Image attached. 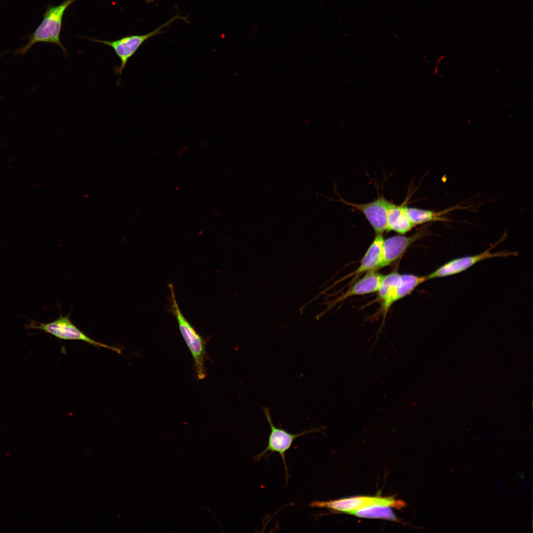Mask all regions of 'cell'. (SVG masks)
<instances>
[{
	"mask_svg": "<svg viewBox=\"0 0 533 533\" xmlns=\"http://www.w3.org/2000/svg\"><path fill=\"white\" fill-rule=\"evenodd\" d=\"M168 287L170 294L166 311L176 319L181 336L191 355L197 379L203 380L207 375L205 363L207 357L206 347L209 339L200 335L185 318L177 303L174 286L170 283Z\"/></svg>",
	"mask_w": 533,
	"mask_h": 533,
	"instance_id": "obj_1",
	"label": "cell"
},
{
	"mask_svg": "<svg viewBox=\"0 0 533 533\" xmlns=\"http://www.w3.org/2000/svg\"><path fill=\"white\" fill-rule=\"evenodd\" d=\"M77 0H64L57 5H49L43 14V19L35 31L28 36V42L16 50L18 54L24 55L32 46L38 42H46L58 45L65 56L68 52L62 44L60 33L62 20L66 9Z\"/></svg>",
	"mask_w": 533,
	"mask_h": 533,
	"instance_id": "obj_2",
	"label": "cell"
},
{
	"mask_svg": "<svg viewBox=\"0 0 533 533\" xmlns=\"http://www.w3.org/2000/svg\"><path fill=\"white\" fill-rule=\"evenodd\" d=\"M374 505L402 509L406 506V503L391 496H356L328 501H313L308 506L312 508H325L335 512L350 514L358 509Z\"/></svg>",
	"mask_w": 533,
	"mask_h": 533,
	"instance_id": "obj_3",
	"label": "cell"
},
{
	"mask_svg": "<svg viewBox=\"0 0 533 533\" xmlns=\"http://www.w3.org/2000/svg\"><path fill=\"white\" fill-rule=\"evenodd\" d=\"M262 409L269 425L270 431L268 436V444L266 449L262 452L256 455L253 459L256 462L258 461L266 455L268 452H270L269 454L274 452L278 453L280 455L284 465L287 484L289 480V474L286 461V452L291 448L293 442L297 438L307 434L320 432L321 428L306 430L298 433H291L286 430L277 427L274 425L271 419L270 410L268 408L264 407H262Z\"/></svg>",
	"mask_w": 533,
	"mask_h": 533,
	"instance_id": "obj_4",
	"label": "cell"
},
{
	"mask_svg": "<svg viewBox=\"0 0 533 533\" xmlns=\"http://www.w3.org/2000/svg\"><path fill=\"white\" fill-rule=\"evenodd\" d=\"M29 327L43 331L61 340L81 341L96 347L112 350L119 354L121 352L119 347L107 345L89 337L72 322L67 315H61L54 321L47 323L31 321Z\"/></svg>",
	"mask_w": 533,
	"mask_h": 533,
	"instance_id": "obj_5",
	"label": "cell"
},
{
	"mask_svg": "<svg viewBox=\"0 0 533 533\" xmlns=\"http://www.w3.org/2000/svg\"><path fill=\"white\" fill-rule=\"evenodd\" d=\"M177 17L176 16L155 30L145 35H130L123 37L115 40L83 38L92 42L102 43L109 46L114 49L115 53L120 60V66L115 68V74L120 76L128 61L134 55L141 45L149 38L161 33L162 28L170 24Z\"/></svg>",
	"mask_w": 533,
	"mask_h": 533,
	"instance_id": "obj_6",
	"label": "cell"
},
{
	"mask_svg": "<svg viewBox=\"0 0 533 533\" xmlns=\"http://www.w3.org/2000/svg\"><path fill=\"white\" fill-rule=\"evenodd\" d=\"M502 240V237L492 247L480 254L457 258L447 262L432 273L426 275L427 280L444 277L459 273L467 269L475 264L486 259L518 255L517 252H515L500 251L494 253L491 252L492 249Z\"/></svg>",
	"mask_w": 533,
	"mask_h": 533,
	"instance_id": "obj_7",
	"label": "cell"
},
{
	"mask_svg": "<svg viewBox=\"0 0 533 533\" xmlns=\"http://www.w3.org/2000/svg\"><path fill=\"white\" fill-rule=\"evenodd\" d=\"M339 201L361 212L376 234H382L387 231V214L392 203L383 196H380L373 201L366 203H352L342 198Z\"/></svg>",
	"mask_w": 533,
	"mask_h": 533,
	"instance_id": "obj_8",
	"label": "cell"
},
{
	"mask_svg": "<svg viewBox=\"0 0 533 533\" xmlns=\"http://www.w3.org/2000/svg\"><path fill=\"white\" fill-rule=\"evenodd\" d=\"M426 226L410 236L395 235L384 239L381 268L398 260L415 242L427 234Z\"/></svg>",
	"mask_w": 533,
	"mask_h": 533,
	"instance_id": "obj_9",
	"label": "cell"
},
{
	"mask_svg": "<svg viewBox=\"0 0 533 533\" xmlns=\"http://www.w3.org/2000/svg\"><path fill=\"white\" fill-rule=\"evenodd\" d=\"M383 240L382 234H376L374 240L361 260L359 266L352 274L359 275L363 273L376 271L381 268Z\"/></svg>",
	"mask_w": 533,
	"mask_h": 533,
	"instance_id": "obj_10",
	"label": "cell"
},
{
	"mask_svg": "<svg viewBox=\"0 0 533 533\" xmlns=\"http://www.w3.org/2000/svg\"><path fill=\"white\" fill-rule=\"evenodd\" d=\"M383 276L376 271L366 273L363 277L356 281L339 300L343 301L352 296L377 292Z\"/></svg>",
	"mask_w": 533,
	"mask_h": 533,
	"instance_id": "obj_11",
	"label": "cell"
},
{
	"mask_svg": "<svg viewBox=\"0 0 533 533\" xmlns=\"http://www.w3.org/2000/svg\"><path fill=\"white\" fill-rule=\"evenodd\" d=\"M414 226L406 213L405 206L392 203L387 214V230L403 235L410 231Z\"/></svg>",
	"mask_w": 533,
	"mask_h": 533,
	"instance_id": "obj_12",
	"label": "cell"
},
{
	"mask_svg": "<svg viewBox=\"0 0 533 533\" xmlns=\"http://www.w3.org/2000/svg\"><path fill=\"white\" fill-rule=\"evenodd\" d=\"M461 208H463L460 207L459 205H458L451 207L442 211L435 212L433 210H425L415 207H409L405 206L406 213L414 226L435 221H451V220L443 216V215L450 211H454L455 209Z\"/></svg>",
	"mask_w": 533,
	"mask_h": 533,
	"instance_id": "obj_13",
	"label": "cell"
},
{
	"mask_svg": "<svg viewBox=\"0 0 533 533\" xmlns=\"http://www.w3.org/2000/svg\"><path fill=\"white\" fill-rule=\"evenodd\" d=\"M401 274L396 271L384 275L378 290L381 308L386 313L392 305V300Z\"/></svg>",
	"mask_w": 533,
	"mask_h": 533,
	"instance_id": "obj_14",
	"label": "cell"
},
{
	"mask_svg": "<svg viewBox=\"0 0 533 533\" xmlns=\"http://www.w3.org/2000/svg\"><path fill=\"white\" fill-rule=\"evenodd\" d=\"M426 280V276L401 274L392 300V304L410 294L418 286Z\"/></svg>",
	"mask_w": 533,
	"mask_h": 533,
	"instance_id": "obj_15",
	"label": "cell"
},
{
	"mask_svg": "<svg viewBox=\"0 0 533 533\" xmlns=\"http://www.w3.org/2000/svg\"><path fill=\"white\" fill-rule=\"evenodd\" d=\"M350 514L360 518L398 521L391 507L384 505H374L366 506L354 511Z\"/></svg>",
	"mask_w": 533,
	"mask_h": 533,
	"instance_id": "obj_16",
	"label": "cell"
},
{
	"mask_svg": "<svg viewBox=\"0 0 533 533\" xmlns=\"http://www.w3.org/2000/svg\"><path fill=\"white\" fill-rule=\"evenodd\" d=\"M146 0V1H147V2H151V1H152V0Z\"/></svg>",
	"mask_w": 533,
	"mask_h": 533,
	"instance_id": "obj_17",
	"label": "cell"
}]
</instances>
